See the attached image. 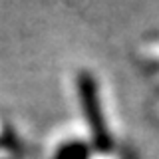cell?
Here are the masks:
<instances>
[{
    "label": "cell",
    "mask_w": 159,
    "mask_h": 159,
    "mask_svg": "<svg viewBox=\"0 0 159 159\" xmlns=\"http://www.w3.org/2000/svg\"><path fill=\"white\" fill-rule=\"evenodd\" d=\"M88 157H89V149L82 141L64 143L56 153V159H88Z\"/></svg>",
    "instance_id": "7a4b0ae2"
},
{
    "label": "cell",
    "mask_w": 159,
    "mask_h": 159,
    "mask_svg": "<svg viewBox=\"0 0 159 159\" xmlns=\"http://www.w3.org/2000/svg\"><path fill=\"white\" fill-rule=\"evenodd\" d=\"M76 88H78V98L84 109V117L89 127V135H92V143L98 151L106 153L111 149L113 139L107 131L106 125V117H103V109H102V99H99V89L98 82L89 72L82 70L76 76Z\"/></svg>",
    "instance_id": "6da1fadb"
}]
</instances>
